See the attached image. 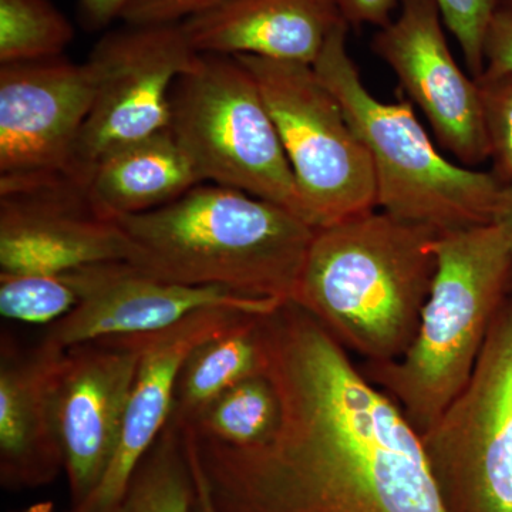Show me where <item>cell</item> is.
Returning <instances> with one entry per match:
<instances>
[{
    "label": "cell",
    "instance_id": "4dcf8cb0",
    "mask_svg": "<svg viewBox=\"0 0 512 512\" xmlns=\"http://www.w3.org/2000/svg\"><path fill=\"white\" fill-rule=\"evenodd\" d=\"M494 224L501 225L504 228L508 238H510L512 247V185L504 188Z\"/></svg>",
    "mask_w": 512,
    "mask_h": 512
},
{
    "label": "cell",
    "instance_id": "7c38bea8",
    "mask_svg": "<svg viewBox=\"0 0 512 512\" xmlns=\"http://www.w3.org/2000/svg\"><path fill=\"white\" fill-rule=\"evenodd\" d=\"M140 356L130 336L82 343L64 353L53 409L72 508L93 494L113 461Z\"/></svg>",
    "mask_w": 512,
    "mask_h": 512
},
{
    "label": "cell",
    "instance_id": "7a4b0ae2",
    "mask_svg": "<svg viewBox=\"0 0 512 512\" xmlns=\"http://www.w3.org/2000/svg\"><path fill=\"white\" fill-rule=\"evenodd\" d=\"M116 220L133 247L128 262L140 271L171 284L279 302L295 298L315 235L281 205L212 183Z\"/></svg>",
    "mask_w": 512,
    "mask_h": 512
},
{
    "label": "cell",
    "instance_id": "52a82bcc",
    "mask_svg": "<svg viewBox=\"0 0 512 512\" xmlns=\"http://www.w3.org/2000/svg\"><path fill=\"white\" fill-rule=\"evenodd\" d=\"M252 73L274 119L312 228L377 207L372 158L313 66L235 56Z\"/></svg>",
    "mask_w": 512,
    "mask_h": 512
},
{
    "label": "cell",
    "instance_id": "83f0119b",
    "mask_svg": "<svg viewBox=\"0 0 512 512\" xmlns=\"http://www.w3.org/2000/svg\"><path fill=\"white\" fill-rule=\"evenodd\" d=\"M335 3L349 26L383 28L392 22L393 10L402 5V0H335Z\"/></svg>",
    "mask_w": 512,
    "mask_h": 512
},
{
    "label": "cell",
    "instance_id": "ac0fdd59",
    "mask_svg": "<svg viewBox=\"0 0 512 512\" xmlns=\"http://www.w3.org/2000/svg\"><path fill=\"white\" fill-rule=\"evenodd\" d=\"M201 183L188 154L165 130L104 154L86 185L101 210L116 218L158 210Z\"/></svg>",
    "mask_w": 512,
    "mask_h": 512
},
{
    "label": "cell",
    "instance_id": "d4e9b609",
    "mask_svg": "<svg viewBox=\"0 0 512 512\" xmlns=\"http://www.w3.org/2000/svg\"><path fill=\"white\" fill-rule=\"evenodd\" d=\"M497 0H436L444 25L456 37L474 79L484 72V37Z\"/></svg>",
    "mask_w": 512,
    "mask_h": 512
},
{
    "label": "cell",
    "instance_id": "e0dca14e",
    "mask_svg": "<svg viewBox=\"0 0 512 512\" xmlns=\"http://www.w3.org/2000/svg\"><path fill=\"white\" fill-rule=\"evenodd\" d=\"M343 22L335 0H224L181 25L197 53L313 66Z\"/></svg>",
    "mask_w": 512,
    "mask_h": 512
},
{
    "label": "cell",
    "instance_id": "277c9868",
    "mask_svg": "<svg viewBox=\"0 0 512 512\" xmlns=\"http://www.w3.org/2000/svg\"><path fill=\"white\" fill-rule=\"evenodd\" d=\"M420 328L400 359L363 372L399 404L420 434L473 375L495 318L512 293V247L498 224L441 232Z\"/></svg>",
    "mask_w": 512,
    "mask_h": 512
},
{
    "label": "cell",
    "instance_id": "ba28073f",
    "mask_svg": "<svg viewBox=\"0 0 512 512\" xmlns=\"http://www.w3.org/2000/svg\"><path fill=\"white\" fill-rule=\"evenodd\" d=\"M421 441L446 512H512V299L466 387Z\"/></svg>",
    "mask_w": 512,
    "mask_h": 512
},
{
    "label": "cell",
    "instance_id": "30bf717a",
    "mask_svg": "<svg viewBox=\"0 0 512 512\" xmlns=\"http://www.w3.org/2000/svg\"><path fill=\"white\" fill-rule=\"evenodd\" d=\"M130 239L67 174L0 178V274H56L130 261Z\"/></svg>",
    "mask_w": 512,
    "mask_h": 512
},
{
    "label": "cell",
    "instance_id": "4316f807",
    "mask_svg": "<svg viewBox=\"0 0 512 512\" xmlns=\"http://www.w3.org/2000/svg\"><path fill=\"white\" fill-rule=\"evenodd\" d=\"M224 0H134L123 19L126 23H181Z\"/></svg>",
    "mask_w": 512,
    "mask_h": 512
},
{
    "label": "cell",
    "instance_id": "cb8c5ba5",
    "mask_svg": "<svg viewBox=\"0 0 512 512\" xmlns=\"http://www.w3.org/2000/svg\"><path fill=\"white\" fill-rule=\"evenodd\" d=\"M490 160L495 180L503 187L512 185V72L481 74L476 79Z\"/></svg>",
    "mask_w": 512,
    "mask_h": 512
},
{
    "label": "cell",
    "instance_id": "3957f363",
    "mask_svg": "<svg viewBox=\"0 0 512 512\" xmlns=\"http://www.w3.org/2000/svg\"><path fill=\"white\" fill-rule=\"evenodd\" d=\"M439 235L375 210L315 229L293 302L367 363L400 359L420 328Z\"/></svg>",
    "mask_w": 512,
    "mask_h": 512
},
{
    "label": "cell",
    "instance_id": "5b68a950",
    "mask_svg": "<svg viewBox=\"0 0 512 512\" xmlns=\"http://www.w3.org/2000/svg\"><path fill=\"white\" fill-rule=\"evenodd\" d=\"M348 30L343 22L330 33L313 69L372 158L377 205L394 218L440 234L494 224L503 185L491 173L441 156L409 101L384 103L372 96L349 56Z\"/></svg>",
    "mask_w": 512,
    "mask_h": 512
},
{
    "label": "cell",
    "instance_id": "7402d4cb",
    "mask_svg": "<svg viewBox=\"0 0 512 512\" xmlns=\"http://www.w3.org/2000/svg\"><path fill=\"white\" fill-rule=\"evenodd\" d=\"M73 39L72 23L52 0H0V64L63 56Z\"/></svg>",
    "mask_w": 512,
    "mask_h": 512
},
{
    "label": "cell",
    "instance_id": "1f68e13d",
    "mask_svg": "<svg viewBox=\"0 0 512 512\" xmlns=\"http://www.w3.org/2000/svg\"><path fill=\"white\" fill-rule=\"evenodd\" d=\"M23 512H55V504L52 501H42V503L30 505Z\"/></svg>",
    "mask_w": 512,
    "mask_h": 512
},
{
    "label": "cell",
    "instance_id": "8fae6325",
    "mask_svg": "<svg viewBox=\"0 0 512 512\" xmlns=\"http://www.w3.org/2000/svg\"><path fill=\"white\" fill-rule=\"evenodd\" d=\"M94 93L89 60L0 64V178L67 174Z\"/></svg>",
    "mask_w": 512,
    "mask_h": 512
},
{
    "label": "cell",
    "instance_id": "2e32d148",
    "mask_svg": "<svg viewBox=\"0 0 512 512\" xmlns=\"http://www.w3.org/2000/svg\"><path fill=\"white\" fill-rule=\"evenodd\" d=\"M66 350L40 340L20 348L0 340V481L8 490H32L52 483L64 470L57 436L55 384Z\"/></svg>",
    "mask_w": 512,
    "mask_h": 512
},
{
    "label": "cell",
    "instance_id": "ffe728a7",
    "mask_svg": "<svg viewBox=\"0 0 512 512\" xmlns=\"http://www.w3.org/2000/svg\"><path fill=\"white\" fill-rule=\"evenodd\" d=\"M278 421V396L262 373L229 387L183 429H190L197 439L252 447L271 439Z\"/></svg>",
    "mask_w": 512,
    "mask_h": 512
},
{
    "label": "cell",
    "instance_id": "d6986e66",
    "mask_svg": "<svg viewBox=\"0 0 512 512\" xmlns=\"http://www.w3.org/2000/svg\"><path fill=\"white\" fill-rule=\"evenodd\" d=\"M262 316H244L192 350L178 373L168 424L183 429L229 387L264 373Z\"/></svg>",
    "mask_w": 512,
    "mask_h": 512
},
{
    "label": "cell",
    "instance_id": "603a6c76",
    "mask_svg": "<svg viewBox=\"0 0 512 512\" xmlns=\"http://www.w3.org/2000/svg\"><path fill=\"white\" fill-rule=\"evenodd\" d=\"M77 269L56 274H0L3 318L50 326L69 315L82 302Z\"/></svg>",
    "mask_w": 512,
    "mask_h": 512
},
{
    "label": "cell",
    "instance_id": "6da1fadb",
    "mask_svg": "<svg viewBox=\"0 0 512 512\" xmlns=\"http://www.w3.org/2000/svg\"><path fill=\"white\" fill-rule=\"evenodd\" d=\"M279 400L265 443L194 437L220 512H446L421 434L349 352L293 301L261 318Z\"/></svg>",
    "mask_w": 512,
    "mask_h": 512
},
{
    "label": "cell",
    "instance_id": "f546056e",
    "mask_svg": "<svg viewBox=\"0 0 512 512\" xmlns=\"http://www.w3.org/2000/svg\"><path fill=\"white\" fill-rule=\"evenodd\" d=\"M134 0H79L84 28L103 30L114 20L123 19L124 12Z\"/></svg>",
    "mask_w": 512,
    "mask_h": 512
},
{
    "label": "cell",
    "instance_id": "8992f818",
    "mask_svg": "<svg viewBox=\"0 0 512 512\" xmlns=\"http://www.w3.org/2000/svg\"><path fill=\"white\" fill-rule=\"evenodd\" d=\"M170 130L202 183L247 192L305 221L274 119L238 57L198 53L171 90Z\"/></svg>",
    "mask_w": 512,
    "mask_h": 512
},
{
    "label": "cell",
    "instance_id": "f1b7e54d",
    "mask_svg": "<svg viewBox=\"0 0 512 512\" xmlns=\"http://www.w3.org/2000/svg\"><path fill=\"white\" fill-rule=\"evenodd\" d=\"M181 434H183L185 453H187L188 464H190L192 478H194L195 494L191 512H220L215 505L210 485H208L207 477L202 470L194 437L187 429H181Z\"/></svg>",
    "mask_w": 512,
    "mask_h": 512
},
{
    "label": "cell",
    "instance_id": "484cf974",
    "mask_svg": "<svg viewBox=\"0 0 512 512\" xmlns=\"http://www.w3.org/2000/svg\"><path fill=\"white\" fill-rule=\"evenodd\" d=\"M484 72H512V0H497L484 37Z\"/></svg>",
    "mask_w": 512,
    "mask_h": 512
},
{
    "label": "cell",
    "instance_id": "9a60e30c",
    "mask_svg": "<svg viewBox=\"0 0 512 512\" xmlns=\"http://www.w3.org/2000/svg\"><path fill=\"white\" fill-rule=\"evenodd\" d=\"M247 315L251 313L212 306L191 313L171 328L130 336L141 356L119 447L93 494L79 507L70 508V512L117 510L137 467L170 421L175 383L185 359L202 342L225 332Z\"/></svg>",
    "mask_w": 512,
    "mask_h": 512
},
{
    "label": "cell",
    "instance_id": "5bb4252c",
    "mask_svg": "<svg viewBox=\"0 0 512 512\" xmlns=\"http://www.w3.org/2000/svg\"><path fill=\"white\" fill-rule=\"evenodd\" d=\"M79 276L82 302L47 326L40 339L53 348L67 350L94 340L160 332L212 306L265 315L285 303L248 298L214 286L171 284L127 261L83 266Z\"/></svg>",
    "mask_w": 512,
    "mask_h": 512
},
{
    "label": "cell",
    "instance_id": "9c48e42d",
    "mask_svg": "<svg viewBox=\"0 0 512 512\" xmlns=\"http://www.w3.org/2000/svg\"><path fill=\"white\" fill-rule=\"evenodd\" d=\"M197 56L181 23H126L101 37L87 59L96 93L67 175L87 184L104 154L170 130L171 90Z\"/></svg>",
    "mask_w": 512,
    "mask_h": 512
},
{
    "label": "cell",
    "instance_id": "44dd1931",
    "mask_svg": "<svg viewBox=\"0 0 512 512\" xmlns=\"http://www.w3.org/2000/svg\"><path fill=\"white\" fill-rule=\"evenodd\" d=\"M194 494L183 434L167 424L137 467L114 512H191Z\"/></svg>",
    "mask_w": 512,
    "mask_h": 512
},
{
    "label": "cell",
    "instance_id": "4fadbf2b",
    "mask_svg": "<svg viewBox=\"0 0 512 512\" xmlns=\"http://www.w3.org/2000/svg\"><path fill=\"white\" fill-rule=\"evenodd\" d=\"M443 23L436 0H402L399 16L373 37L372 50L396 73L441 146L476 167L490 160L480 90L450 52Z\"/></svg>",
    "mask_w": 512,
    "mask_h": 512
}]
</instances>
